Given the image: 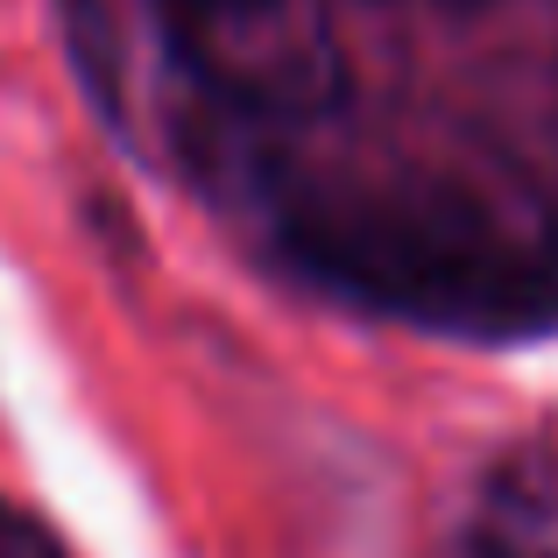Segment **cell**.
Masks as SVG:
<instances>
[{
    "label": "cell",
    "instance_id": "3",
    "mask_svg": "<svg viewBox=\"0 0 558 558\" xmlns=\"http://www.w3.org/2000/svg\"><path fill=\"white\" fill-rule=\"evenodd\" d=\"M8 545H14V523H8V517H0V558H14Z\"/></svg>",
    "mask_w": 558,
    "mask_h": 558
},
{
    "label": "cell",
    "instance_id": "1",
    "mask_svg": "<svg viewBox=\"0 0 558 558\" xmlns=\"http://www.w3.org/2000/svg\"><path fill=\"white\" fill-rule=\"evenodd\" d=\"M290 247L347 298L424 326H517L558 304L551 262L452 198H332L298 213Z\"/></svg>",
    "mask_w": 558,
    "mask_h": 558
},
{
    "label": "cell",
    "instance_id": "2",
    "mask_svg": "<svg viewBox=\"0 0 558 558\" xmlns=\"http://www.w3.org/2000/svg\"><path fill=\"white\" fill-rule=\"evenodd\" d=\"M163 8L191 14V22H233V14H255V8H269V0H163Z\"/></svg>",
    "mask_w": 558,
    "mask_h": 558
}]
</instances>
